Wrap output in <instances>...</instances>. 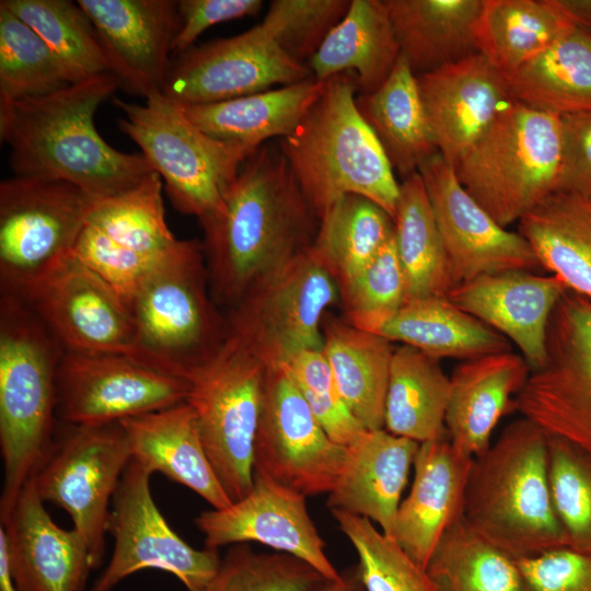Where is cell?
<instances>
[{
  "mask_svg": "<svg viewBox=\"0 0 591 591\" xmlns=\"http://www.w3.org/2000/svg\"><path fill=\"white\" fill-rule=\"evenodd\" d=\"M200 223L211 294L232 308L312 245L318 218L279 147L263 144L244 161L221 209Z\"/></svg>",
  "mask_w": 591,
  "mask_h": 591,
  "instance_id": "1",
  "label": "cell"
},
{
  "mask_svg": "<svg viewBox=\"0 0 591 591\" xmlns=\"http://www.w3.org/2000/svg\"><path fill=\"white\" fill-rule=\"evenodd\" d=\"M121 85L107 73L44 96L0 104V138L10 149L14 174L68 182L97 200L154 172L141 152L116 150L96 130L99 106Z\"/></svg>",
  "mask_w": 591,
  "mask_h": 591,
  "instance_id": "2",
  "label": "cell"
},
{
  "mask_svg": "<svg viewBox=\"0 0 591 591\" xmlns=\"http://www.w3.org/2000/svg\"><path fill=\"white\" fill-rule=\"evenodd\" d=\"M356 76L338 73L279 149L316 217L346 195L366 197L392 218L397 183L376 137L356 106Z\"/></svg>",
  "mask_w": 591,
  "mask_h": 591,
  "instance_id": "3",
  "label": "cell"
},
{
  "mask_svg": "<svg viewBox=\"0 0 591 591\" xmlns=\"http://www.w3.org/2000/svg\"><path fill=\"white\" fill-rule=\"evenodd\" d=\"M463 519L517 560L568 546L553 507L543 429L522 417L473 459Z\"/></svg>",
  "mask_w": 591,
  "mask_h": 591,
  "instance_id": "4",
  "label": "cell"
},
{
  "mask_svg": "<svg viewBox=\"0 0 591 591\" xmlns=\"http://www.w3.org/2000/svg\"><path fill=\"white\" fill-rule=\"evenodd\" d=\"M61 352L26 301L1 292V522L54 444L58 421L56 373Z\"/></svg>",
  "mask_w": 591,
  "mask_h": 591,
  "instance_id": "5",
  "label": "cell"
},
{
  "mask_svg": "<svg viewBox=\"0 0 591 591\" xmlns=\"http://www.w3.org/2000/svg\"><path fill=\"white\" fill-rule=\"evenodd\" d=\"M561 149L560 116L511 100L452 166L466 192L507 228L557 190Z\"/></svg>",
  "mask_w": 591,
  "mask_h": 591,
  "instance_id": "6",
  "label": "cell"
},
{
  "mask_svg": "<svg viewBox=\"0 0 591 591\" xmlns=\"http://www.w3.org/2000/svg\"><path fill=\"white\" fill-rule=\"evenodd\" d=\"M202 243L182 240L132 299L137 358L188 380L221 347L228 322L216 309Z\"/></svg>",
  "mask_w": 591,
  "mask_h": 591,
  "instance_id": "7",
  "label": "cell"
},
{
  "mask_svg": "<svg viewBox=\"0 0 591 591\" xmlns=\"http://www.w3.org/2000/svg\"><path fill=\"white\" fill-rule=\"evenodd\" d=\"M118 128L141 150L174 207L199 221L218 212L253 150L220 141L194 125L182 106L154 93L146 103L114 99Z\"/></svg>",
  "mask_w": 591,
  "mask_h": 591,
  "instance_id": "8",
  "label": "cell"
},
{
  "mask_svg": "<svg viewBox=\"0 0 591 591\" xmlns=\"http://www.w3.org/2000/svg\"><path fill=\"white\" fill-rule=\"evenodd\" d=\"M267 364L229 333L221 347L188 378L192 407L215 473L232 501L254 483V444Z\"/></svg>",
  "mask_w": 591,
  "mask_h": 591,
  "instance_id": "9",
  "label": "cell"
},
{
  "mask_svg": "<svg viewBox=\"0 0 591 591\" xmlns=\"http://www.w3.org/2000/svg\"><path fill=\"white\" fill-rule=\"evenodd\" d=\"M337 299V280L310 246L242 296L230 310L229 333L267 367L286 364L302 350L323 349V321Z\"/></svg>",
  "mask_w": 591,
  "mask_h": 591,
  "instance_id": "10",
  "label": "cell"
},
{
  "mask_svg": "<svg viewBox=\"0 0 591 591\" xmlns=\"http://www.w3.org/2000/svg\"><path fill=\"white\" fill-rule=\"evenodd\" d=\"M95 200L63 181H1V292L23 293L70 254Z\"/></svg>",
  "mask_w": 591,
  "mask_h": 591,
  "instance_id": "11",
  "label": "cell"
},
{
  "mask_svg": "<svg viewBox=\"0 0 591 591\" xmlns=\"http://www.w3.org/2000/svg\"><path fill=\"white\" fill-rule=\"evenodd\" d=\"M131 460L120 422L62 425L32 477L44 502L65 510L84 540L94 569L105 553V534L114 495Z\"/></svg>",
  "mask_w": 591,
  "mask_h": 591,
  "instance_id": "12",
  "label": "cell"
},
{
  "mask_svg": "<svg viewBox=\"0 0 591 591\" xmlns=\"http://www.w3.org/2000/svg\"><path fill=\"white\" fill-rule=\"evenodd\" d=\"M513 410L591 456V300L567 291L547 327L546 360L532 370Z\"/></svg>",
  "mask_w": 591,
  "mask_h": 591,
  "instance_id": "13",
  "label": "cell"
},
{
  "mask_svg": "<svg viewBox=\"0 0 591 591\" xmlns=\"http://www.w3.org/2000/svg\"><path fill=\"white\" fill-rule=\"evenodd\" d=\"M150 477L144 467L130 460L107 520L114 551L89 591H112L143 569L166 571L188 591H205L217 573L221 564L218 549H196L171 529L151 495Z\"/></svg>",
  "mask_w": 591,
  "mask_h": 591,
  "instance_id": "14",
  "label": "cell"
},
{
  "mask_svg": "<svg viewBox=\"0 0 591 591\" xmlns=\"http://www.w3.org/2000/svg\"><path fill=\"white\" fill-rule=\"evenodd\" d=\"M189 381L124 354L62 351L56 413L62 425L120 422L186 402Z\"/></svg>",
  "mask_w": 591,
  "mask_h": 591,
  "instance_id": "15",
  "label": "cell"
},
{
  "mask_svg": "<svg viewBox=\"0 0 591 591\" xmlns=\"http://www.w3.org/2000/svg\"><path fill=\"white\" fill-rule=\"evenodd\" d=\"M347 455V445L329 438L286 366L268 367L254 472L305 496L329 494Z\"/></svg>",
  "mask_w": 591,
  "mask_h": 591,
  "instance_id": "16",
  "label": "cell"
},
{
  "mask_svg": "<svg viewBox=\"0 0 591 591\" xmlns=\"http://www.w3.org/2000/svg\"><path fill=\"white\" fill-rule=\"evenodd\" d=\"M310 77L309 68L288 57L257 24L239 35L193 46L176 55L161 93L179 105H204Z\"/></svg>",
  "mask_w": 591,
  "mask_h": 591,
  "instance_id": "17",
  "label": "cell"
},
{
  "mask_svg": "<svg viewBox=\"0 0 591 591\" xmlns=\"http://www.w3.org/2000/svg\"><path fill=\"white\" fill-rule=\"evenodd\" d=\"M16 296L26 301L62 351L137 358L129 306L71 254Z\"/></svg>",
  "mask_w": 591,
  "mask_h": 591,
  "instance_id": "18",
  "label": "cell"
},
{
  "mask_svg": "<svg viewBox=\"0 0 591 591\" xmlns=\"http://www.w3.org/2000/svg\"><path fill=\"white\" fill-rule=\"evenodd\" d=\"M442 240L453 287L503 271H538L528 241L499 225L466 192L440 153L419 167Z\"/></svg>",
  "mask_w": 591,
  "mask_h": 591,
  "instance_id": "19",
  "label": "cell"
},
{
  "mask_svg": "<svg viewBox=\"0 0 591 591\" xmlns=\"http://www.w3.org/2000/svg\"><path fill=\"white\" fill-rule=\"evenodd\" d=\"M195 524L207 548L254 542L306 561L327 580L340 575L325 553V542L308 511L306 496L267 475L254 472L246 496L225 508L199 513Z\"/></svg>",
  "mask_w": 591,
  "mask_h": 591,
  "instance_id": "20",
  "label": "cell"
},
{
  "mask_svg": "<svg viewBox=\"0 0 591 591\" xmlns=\"http://www.w3.org/2000/svg\"><path fill=\"white\" fill-rule=\"evenodd\" d=\"M97 30L114 74L129 91L161 93L179 28L174 0H78Z\"/></svg>",
  "mask_w": 591,
  "mask_h": 591,
  "instance_id": "21",
  "label": "cell"
},
{
  "mask_svg": "<svg viewBox=\"0 0 591 591\" xmlns=\"http://www.w3.org/2000/svg\"><path fill=\"white\" fill-rule=\"evenodd\" d=\"M416 77L437 150L451 165L512 100L505 76L479 53Z\"/></svg>",
  "mask_w": 591,
  "mask_h": 591,
  "instance_id": "22",
  "label": "cell"
},
{
  "mask_svg": "<svg viewBox=\"0 0 591 591\" xmlns=\"http://www.w3.org/2000/svg\"><path fill=\"white\" fill-rule=\"evenodd\" d=\"M31 479L1 522L18 591H84L94 569L90 551L74 530L57 525Z\"/></svg>",
  "mask_w": 591,
  "mask_h": 591,
  "instance_id": "23",
  "label": "cell"
},
{
  "mask_svg": "<svg viewBox=\"0 0 591 591\" xmlns=\"http://www.w3.org/2000/svg\"><path fill=\"white\" fill-rule=\"evenodd\" d=\"M567 291L564 282L553 275L514 270L456 285L447 298L514 343L532 371L546 360L549 318Z\"/></svg>",
  "mask_w": 591,
  "mask_h": 591,
  "instance_id": "24",
  "label": "cell"
},
{
  "mask_svg": "<svg viewBox=\"0 0 591 591\" xmlns=\"http://www.w3.org/2000/svg\"><path fill=\"white\" fill-rule=\"evenodd\" d=\"M472 462L448 438L419 443L413 484L398 507L393 538L424 569L444 532L463 518Z\"/></svg>",
  "mask_w": 591,
  "mask_h": 591,
  "instance_id": "25",
  "label": "cell"
},
{
  "mask_svg": "<svg viewBox=\"0 0 591 591\" xmlns=\"http://www.w3.org/2000/svg\"><path fill=\"white\" fill-rule=\"evenodd\" d=\"M419 443L382 429L364 430L347 445L345 467L328 494L331 510L368 518L393 537L395 520Z\"/></svg>",
  "mask_w": 591,
  "mask_h": 591,
  "instance_id": "26",
  "label": "cell"
},
{
  "mask_svg": "<svg viewBox=\"0 0 591 591\" xmlns=\"http://www.w3.org/2000/svg\"><path fill=\"white\" fill-rule=\"evenodd\" d=\"M530 373L525 359L511 350L461 362L450 378L445 413L452 445L473 459L484 453L501 417L513 410V396Z\"/></svg>",
  "mask_w": 591,
  "mask_h": 591,
  "instance_id": "27",
  "label": "cell"
},
{
  "mask_svg": "<svg viewBox=\"0 0 591 591\" xmlns=\"http://www.w3.org/2000/svg\"><path fill=\"white\" fill-rule=\"evenodd\" d=\"M131 459L151 475L161 473L184 485L212 509L233 501L220 484L206 453L196 416L186 403L120 421Z\"/></svg>",
  "mask_w": 591,
  "mask_h": 591,
  "instance_id": "28",
  "label": "cell"
},
{
  "mask_svg": "<svg viewBox=\"0 0 591 591\" xmlns=\"http://www.w3.org/2000/svg\"><path fill=\"white\" fill-rule=\"evenodd\" d=\"M325 81H303L219 103L181 105L200 130L223 142L257 150L290 135L317 101Z\"/></svg>",
  "mask_w": 591,
  "mask_h": 591,
  "instance_id": "29",
  "label": "cell"
},
{
  "mask_svg": "<svg viewBox=\"0 0 591 591\" xmlns=\"http://www.w3.org/2000/svg\"><path fill=\"white\" fill-rule=\"evenodd\" d=\"M401 56L416 74L478 53L483 0H385Z\"/></svg>",
  "mask_w": 591,
  "mask_h": 591,
  "instance_id": "30",
  "label": "cell"
},
{
  "mask_svg": "<svg viewBox=\"0 0 591 591\" xmlns=\"http://www.w3.org/2000/svg\"><path fill=\"white\" fill-rule=\"evenodd\" d=\"M399 56L385 0H351L306 67L318 81L350 71L359 93H371L387 79Z\"/></svg>",
  "mask_w": 591,
  "mask_h": 591,
  "instance_id": "31",
  "label": "cell"
},
{
  "mask_svg": "<svg viewBox=\"0 0 591 591\" xmlns=\"http://www.w3.org/2000/svg\"><path fill=\"white\" fill-rule=\"evenodd\" d=\"M356 106L381 144L393 171L403 178L439 153L430 130L417 77L399 56L383 84L358 93Z\"/></svg>",
  "mask_w": 591,
  "mask_h": 591,
  "instance_id": "32",
  "label": "cell"
},
{
  "mask_svg": "<svg viewBox=\"0 0 591 591\" xmlns=\"http://www.w3.org/2000/svg\"><path fill=\"white\" fill-rule=\"evenodd\" d=\"M542 268L591 300V197L555 192L518 222Z\"/></svg>",
  "mask_w": 591,
  "mask_h": 591,
  "instance_id": "33",
  "label": "cell"
},
{
  "mask_svg": "<svg viewBox=\"0 0 591 591\" xmlns=\"http://www.w3.org/2000/svg\"><path fill=\"white\" fill-rule=\"evenodd\" d=\"M323 337V352L350 412L367 430L384 428L392 341L327 314Z\"/></svg>",
  "mask_w": 591,
  "mask_h": 591,
  "instance_id": "34",
  "label": "cell"
},
{
  "mask_svg": "<svg viewBox=\"0 0 591 591\" xmlns=\"http://www.w3.org/2000/svg\"><path fill=\"white\" fill-rule=\"evenodd\" d=\"M433 358L470 360L511 350L510 341L447 297L406 301L375 333Z\"/></svg>",
  "mask_w": 591,
  "mask_h": 591,
  "instance_id": "35",
  "label": "cell"
},
{
  "mask_svg": "<svg viewBox=\"0 0 591 591\" xmlns=\"http://www.w3.org/2000/svg\"><path fill=\"white\" fill-rule=\"evenodd\" d=\"M512 100L558 116L591 113V33L573 26L537 57L503 74Z\"/></svg>",
  "mask_w": 591,
  "mask_h": 591,
  "instance_id": "36",
  "label": "cell"
},
{
  "mask_svg": "<svg viewBox=\"0 0 591 591\" xmlns=\"http://www.w3.org/2000/svg\"><path fill=\"white\" fill-rule=\"evenodd\" d=\"M450 390V378L442 371L439 359L407 345L394 349L384 429L418 443L447 439Z\"/></svg>",
  "mask_w": 591,
  "mask_h": 591,
  "instance_id": "37",
  "label": "cell"
},
{
  "mask_svg": "<svg viewBox=\"0 0 591 591\" xmlns=\"http://www.w3.org/2000/svg\"><path fill=\"white\" fill-rule=\"evenodd\" d=\"M575 24L555 0H483L476 24L478 53L502 74L545 51Z\"/></svg>",
  "mask_w": 591,
  "mask_h": 591,
  "instance_id": "38",
  "label": "cell"
},
{
  "mask_svg": "<svg viewBox=\"0 0 591 591\" xmlns=\"http://www.w3.org/2000/svg\"><path fill=\"white\" fill-rule=\"evenodd\" d=\"M393 221L396 251L406 283V301L447 297L453 282L431 205L418 172L399 183Z\"/></svg>",
  "mask_w": 591,
  "mask_h": 591,
  "instance_id": "39",
  "label": "cell"
},
{
  "mask_svg": "<svg viewBox=\"0 0 591 591\" xmlns=\"http://www.w3.org/2000/svg\"><path fill=\"white\" fill-rule=\"evenodd\" d=\"M393 234V218L383 208L346 195L320 218L311 248L340 287L368 266Z\"/></svg>",
  "mask_w": 591,
  "mask_h": 591,
  "instance_id": "40",
  "label": "cell"
},
{
  "mask_svg": "<svg viewBox=\"0 0 591 591\" xmlns=\"http://www.w3.org/2000/svg\"><path fill=\"white\" fill-rule=\"evenodd\" d=\"M425 570L434 591H525L518 560L463 518L441 536Z\"/></svg>",
  "mask_w": 591,
  "mask_h": 591,
  "instance_id": "41",
  "label": "cell"
},
{
  "mask_svg": "<svg viewBox=\"0 0 591 591\" xmlns=\"http://www.w3.org/2000/svg\"><path fill=\"white\" fill-rule=\"evenodd\" d=\"M0 4L38 34L61 63L71 84L114 74L97 30L77 1L1 0Z\"/></svg>",
  "mask_w": 591,
  "mask_h": 591,
  "instance_id": "42",
  "label": "cell"
},
{
  "mask_svg": "<svg viewBox=\"0 0 591 591\" xmlns=\"http://www.w3.org/2000/svg\"><path fill=\"white\" fill-rule=\"evenodd\" d=\"M162 187V178L152 172L136 186L95 200L86 224L126 250L154 259L166 258L182 240L167 227Z\"/></svg>",
  "mask_w": 591,
  "mask_h": 591,
  "instance_id": "43",
  "label": "cell"
},
{
  "mask_svg": "<svg viewBox=\"0 0 591 591\" xmlns=\"http://www.w3.org/2000/svg\"><path fill=\"white\" fill-rule=\"evenodd\" d=\"M70 84L47 44L0 4V104L44 96Z\"/></svg>",
  "mask_w": 591,
  "mask_h": 591,
  "instance_id": "44",
  "label": "cell"
},
{
  "mask_svg": "<svg viewBox=\"0 0 591 591\" xmlns=\"http://www.w3.org/2000/svg\"><path fill=\"white\" fill-rule=\"evenodd\" d=\"M331 511L357 552L366 591H434L426 570L371 520L343 510Z\"/></svg>",
  "mask_w": 591,
  "mask_h": 591,
  "instance_id": "45",
  "label": "cell"
},
{
  "mask_svg": "<svg viewBox=\"0 0 591 591\" xmlns=\"http://www.w3.org/2000/svg\"><path fill=\"white\" fill-rule=\"evenodd\" d=\"M327 579L306 561L280 552L234 544L205 591H315Z\"/></svg>",
  "mask_w": 591,
  "mask_h": 591,
  "instance_id": "46",
  "label": "cell"
},
{
  "mask_svg": "<svg viewBox=\"0 0 591 591\" xmlns=\"http://www.w3.org/2000/svg\"><path fill=\"white\" fill-rule=\"evenodd\" d=\"M547 465L553 507L567 545L591 553V456L570 442L547 434Z\"/></svg>",
  "mask_w": 591,
  "mask_h": 591,
  "instance_id": "47",
  "label": "cell"
},
{
  "mask_svg": "<svg viewBox=\"0 0 591 591\" xmlns=\"http://www.w3.org/2000/svg\"><path fill=\"white\" fill-rule=\"evenodd\" d=\"M345 320L376 333L406 302V283L395 236L348 282L339 287Z\"/></svg>",
  "mask_w": 591,
  "mask_h": 591,
  "instance_id": "48",
  "label": "cell"
},
{
  "mask_svg": "<svg viewBox=\"0 0 591 591\" xmlns=\"http://www.w3.org/2000/svg\"><path fill=\"white\" fill-rule=\"evenodd\" d=\"M351 0H273L259 23L292 60L305 65L349 9Z\"/></svg>",
  "mask_w": 591,
  "mask_h": 591,
  "instance_id": "49",
  "label": "cell"
},
{
  "mask_svg": "<svg viewBox=\"0 0 591 591\" xmlns=\"http://www.w3.org/2000/svg\"><path fill=\"white\" fill-rule=\"evenodd\" d=\"M285 366L332 440L348 445L366 430L344 402L323 349L302 350Z\"/></svg>",
  "mask_w": 591,
  "mask_h": 591,
  "instance_id": "50",
  "label": "cell"
},
{
  "mask_svg": "<svg viewBox=\"0 0 591 591\" xmlns=\"http://www.w3.org/2000/svg\"><path fill=\"white\" fill-rule=\"evenodd\" d=\"M70 254L128 306L152 271L169 257L154 259L126 250L86 223Z\"/></svg>",
  "mask_w": 591,
  "mask_h": 591,
  "instance_id": "51",
  "label": "cell"
},
{
  "mask_svg": "<svg viewBox=\"0 0 591 591\" xmlns=\"http://www.w3.org/2000/svg\"><path fill=\"white\" fill-rule=\"evenodd\" d=\"M518 565L525 591H591V553L559 546Z\"/></svg>",
  "mask_w": 591,
  "mask_h": 591,
  "instance_id": "52",
  "label": "cell"
},
{
  "mask_svg": "<svg viewBox=\"0 0 591 591\" xmlns=\"http://www.w3.org/2000/svg\"><path fill=\"white\" fill-rule=\"evenodd\" d=\"M563 149L556 192L591 197V113L561 115Z\"/></svg>",
  "mask_w": 591,
  "mask_h": 591,
  "instance_id": "53",
  "label": "cell"
},
{
  "mask_svg": "<svg viewBox=\"0 0 591 591\" xmlns=\"http://www.w3.org/2000/svg\"><path fill=\"white\" fill-rule=\"evenodd\" d=\"M262 0H179V28L172 53L179 55L194 46L195 40L210 26L235 19L256 15Z\"/></svg>",
  "mask_w": 591,
  "mask_h": 591,
  "instance_id": "54",
  "label": "cell"
},
{
  "mask_svg": "<svg viewBox=\"0 0 591 591\" xmlns=\"http://www.w3.org/2000/svg\"><path fill=\"white\" fill-rule=\"evenodd\" d=\"M555 2L576 26L591 33V0H555Z\"/></svg>",
  "mask_w": 591,
  "mask_h": 591,
  "instance_id": "55",
  "label": "cell"
},
{
  "mask_svg": "<svg viewBox=\"0 0 591 591\" xmlns=\"http://www.w3.org/2000/svg\"><path fill=\"white\" fill-rule=\"evenodd\" d=\"M315 591H366L358 565L343 571L337 579L326 580Z\"/></svg>",
  "mask_w": 591,
  "mask_h": 591,
  "instance_id": "56",
  "label": "cell"
},
{
  "mask_svg": "<svg viewBox=\"0 0 591 591\" xmlns=\"http://www.w3.org/2000/svg\"><path fill=\"white\" fill-rule=\"evenodd\" d=\"M0 591H18L11 576L5 536L0 528Z\"/></svg>",
  "mask_w": 591,
  "mask_h": 591,
  "instance_id": "57",
  "label": "cell"
}]
</instances>
